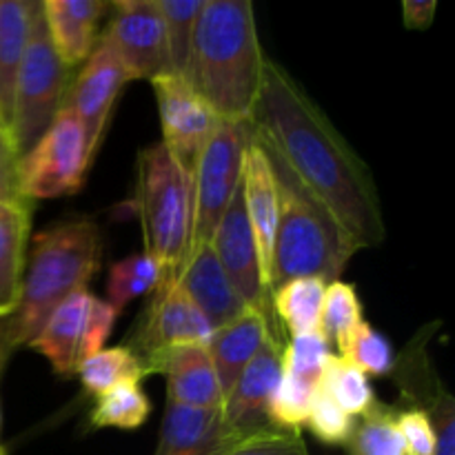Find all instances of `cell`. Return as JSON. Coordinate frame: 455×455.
<instances>
[{
    "label": "cell",
    "mask_w": 455,
    "mask_h": 455,
    "mask_svg": "<svg viewBox=\"0 0 455 455\" xmlns=\"http://www.w3.org/2000/svg\"><path fill=\"white\" fill-rule=\"evenodd\" d=\"M249 127L258 145L280 156L329 209L358 251L385 243V216L367 164L305 89L269 58Z\"/></svg>",
    "instance_id": "obj_1"
},
{
    "label": "cell",
    "mask_w": 455,
    "mask_h": 455,
    "mask_svg": "<svg viewBox=\"0 0 455 455\" xmlns=\"http://www.w3.org/2000/svg\"><path fill=\"white\" fill-rule=\"evenodd\" d=\"M265 60L251 0H204L185 80L218 118L249 124Z\"/></svg>",
    "instance_id": "obj_2"
},
{
    "label": "cell",
    "mask_w": 455,
    "mask_h": 455,
    "mask_svg": "<svg viewBox=\"0 0 455 455\" xmlns=\"http://www.w3.org/2000/svg\"><path fill=\"white\" fill-rule=\"evenodd\" d=\"M100 262L102 238L93 220H67L36 234L18 307L3 324L7 345H29L58 305L87 289Z\"/></svg>",
    "instance_id": "obj_3"
},
{
    "label": "cell",
    "mask_w": 455,
    "mask_h": 455,
    "mask_svg": "<svg viewBox=\"0 0 455 455\" xmlns=\"http://www.w3.org/2000/svg\"><path fill=\"white\" fill-rule=\"evenodd\" d=\"M262 151L269 158L278 189L271 293L296 278H320L327 284L333 283L340 278L347 262L358 249L329 209L293 176L283 158L265 147Z\"/></svg>",
    "instance_id": "obj_4"
},
{
    "label": "cell",
    "mask_w": 455,
    "mask_h": 455,
    "mask_svg": "<svg viewBox=\"0 0 455 455\" xmlns=\"http://www.w3.org/2000/svg\"><path fill=\"white\" fill-rule=\"evenodd\" d=\"M136 204L145 256L158 267L160 287L178 283L189 243L191 176L163 142L140 149L136 163Z\"/></svg>",
    "instance_id": "obj_5"
},
{
    "label": "cell",
    "mask_w": 455,
    "mask_h": 455,
    "mask_svg": "<svg viewBox=\"0 0 455 455\" xmlns=\"http://www.w3.org/2000/svg\"><path fill=\"white\" fill-rule=\"evenodd\" d=\"M67 87H69V67L58 58L53 49L43 4L38 3L13 84L12 147L18 160L47 132L53 116L60 111Z\"/></svg>",
    "instance_id": "obj_6"
},
{
    "label": "cell",
    "mask_w": 455,
    "mask_h": 455,
    "mask_svg": "<svg viewBox=\"0 0 455 455\" xmlns=\"http://www.w3.org/2000/svg\"><path fill=\"white\" fill-rule=\"evenodd\" d=\"M249 140V124L220 120L204 149L200 151L191 176V222L185 262L212 243L218 222L222 220L240 187Z\"/></svg>",
    "instance_id": "obj_7"
},
{
    "label": "cell",
    "mask_w": 455,
    "mask_h": 455,
    "mask_svg": "<svg viewBox=\"0 0 455 455\" xmlns=\"http://www.w3.org/2000/svg\"><path fill=\"white\" fill-rule=\"evenodd\" d=\"M93 156L78 116L60 107L47 132L18 160V194L22 200H44L80 191Z\"/></svg>",
    "instance_id": "obj_8"
},
{
    "label": "cell",
    "mask_w": 455,
    "mask_h": 455,
    "mask_svg": "<svg viewBox=\"0 0 455 455\" xmlns=\"http://www.w3.org/2000/svg\"><path fill=\"white\" fill-rule=\"evenodd\" d=\"M100 34L132 80H156L169 74L167 38L158 0H116Z\"/></svg>",
    "instance_id": "obj_9"
},
{
    "label": "cell",
    "mask_w": 455,
    "mask_h": 455,
    "mask_svg": "<svg viewBox=\"0 0 455 455\" xmlns=\"http://www.w3.org/2000/svg\"><path fill=\"white\" fill-rule=\"evenodd\" d=\"M151 84L163 124V147L182 172L194 176L200 151L216 132L220 118L180 76H160Z\"/></svg>",
    "instance_id": "obj_10"
},
{
    "label": "cell",
    "mask_w": 455,
    "mask_h": 455,
    "mask_svg": "<svg viewBox=\"0 0 455 455\" xmlns=\"http://www.w3.org/2000/svg\"><path fill=\"white\" fill-rule=\"evenodd\" d=\"M212 333L213 329L203 311L182 291L180 284L172 283L156 289L136 338H132V345L127 347L145 369V364L164 349L207 347Z\"/></svg>",
    "instance_id": "obj_11"
},
{
    "label": "cell",
    "mask_w": 455,
    "mask_h": 455,
    "mask_svg": "<svg viewBox=\"0 0 455 455\" xmlns=\"http://www.w3.org/2000/svg\"><path fill=\"white\" fill-rule=\"evenodd\" d=\"M127 83H132V78L123 62L111 52L109 44L98 38L96 47L83 62L74 83L67 87L62 107L74 111L83 123L93 158H96L102 136H105L116 100Z\"/></svg>",
    "instance_id": "obj_12"
},
{
    "label": "cell",
    "mask_w": 455,
    "mask_h": 455,
    "mask_svg": "<svg viewBox=\"0 0 455 455\" xmlns=\"http://www.w3.org/2000/svg\"><path fill=\"white\" fill-rule=\"evenodd\" d=\"M212 249L220 262L222 271L229 278L231 287L240 296V300L253 311H260L271 320V296L267 293L260 275L256 243H253L251 227H249L247 209H244L243 185L235 191L234 200L227 207L225 216L218 222L212 235Z\"/></svg>",
    "instance_id": "obj_13"
},
{
    "label": "cell",
    "mask_w": 455,
    "mask_h": 455,
    "mask_svg": "<svg viewBox=\"0 0 455 455\" xmlns=\"http://www.w3.org/2000/svg\"><path fill=\"white\" fill-rule=\"evenodd\" d=\"M280 376H283V345L275 333H269L222 404V416L231 440H243L274 427L269 422V404Z\"/></svg>",
    "instance_id": "obj_14"
},
{
    "label": "cell",
    "mask_w": 455,
    "mask_h": 455,
    "mask_svg": "<svg viewBox=\"0 0 455 455\" xmlns=\"http://www.w3.org/2000/svg\"><path fill=\"white\" fill-rule=\"evenodd\" d=\"M243 198L249 227L256 243L262 284L271 296V265H274L275 227H278V189L267 154L256 140H249L243 160Z\"/></svg>",
    "instance_id": "obj_15"
},
{
    "label": "cell",
    "mask_w": 455,
    "mask_h": 455,
    "mask_svg": "<svg viewBox=\"0 0 455 455\" xmlns=\"http://www.w3.org/2000/svg\"><path fill=\"white\" fill-rule=\"evenodd\" d=\"M158 373L167 380V403L196 409L222 407L220 385L207 347H173L145 364V376Z\"/></svg>",
    "instance_id": "obj_16"
},
{
    "label": "cell",
    "mask_w": 455,
    "mask_h": 455,
    "mask_svg": "<svg viewBox=\"0 0 455 455\" xmlns=\"http://www.w3.org/2000/svg\"><path fill=\"white\" fill-rule=\"evenodd\" d=\"M235 443L225 427L222 407L196 409L167 403L154 455H216Z\"/></svg>",
    "instance_id": "obj_17"
},
{
    "label": "cell",
    "mask_w": 455,
    "mask_h": 455,
    "mask_svg": "<svg viewBox=\"0 0 455 455\" xmlns=\"http://www.w3.org/2000/svg\"><path fill=\"white\" fill-rule=\"evenodd\" d=\"M178 284L194 300V305L203 311L213 331L234 323L249 309L240 300L235 289L231 287L212 244L203 247L185 262L180 275H178Z\"/></svg>",
    "instance_id": "obj_18"
},
{
    "label": "cell",
    "mask_w": 455,
    "mask_h": 455,
    "mask_svg": "<svg viewBox=\"0 0 455 455\" xmlns=\"http://www.w3.org/2000/svg\"><path fill=\"white\" fill-rule=\"evenodd\" d=\"M43 13L49 38L67 67L83 65L98 43V22L105 9L102 0H44Z\"/></svg>",
    "instance_id": "obj_19"
},
{
    "label": "cell",
    "mask_w": 455,
    "mask_h": 455,
    "mask_svg": "<svg viewBox=\"0 0 455 455\" xmlns=\"http://www.w3.org/2000/svg\"><path fill=\"white\" fill-rule=\"evenodd\" d=\"M89 302H92V293L87 289L67 298L49 315L38 336L27 345L44 355L60 378L74 376L78 364L83 363V338Z\"/></svg>",
    "instance_id": "obj_20"
},
{
    "label": "cell",
    "mask_w": 455,
    "mask_h": 455,
    "mask_svg": "<svg viewBox=\"0 0 455 455\" xmlns=\"http://www.w3.org/2000/svg\"><path fill=\"white\" fill-rule=\"evenodd\" d=\"M269 333H274L271 320L265 314L253 309H247L234 323L225 324V327L216 329L212 333L207 351L213 363V369H216L222 398L229 395V391L234 389L240 373L251 363L253 355L260 351L262 342L267 340Z\"/></svg>",
    "instance_id": "obj_21"
},
{
    "label": "cell",
    "mask_w": 455,
    "mask_h": 455,
    "mask_svg": "<svg viewBox=\"0 0 455 455\" xmlns=\"http://www.w3.org/2000/svg\"><path fill=\"white\" fill-rule=\"evenodd\" d=\"M31 213L27 200H0V318L16 311L25 275Z\"/></svg>",
    "instance_id": "obj_22"
},
{
    "label": "cell",
    "mask_w": 455,
    "mask_h": 455,
    "mask_svg": "<svg viewBox=\"0 0 455 455\" xmlns=\"http://www.w3.org/2000/svg\"><path fill=\"white\" fill-rule=\"evenodd\" d=\"M38 3L0 0V127L12 142V105L18 67L29 40Z\"/></svg>",
    "instance_id": "obj_23"
},
{
    "label": "cell",
    "mask_w": 455,
    "mask_h": 455,
    "mask_svg": "<svg viewBox=\"0 0 455 455\" xmlns=\"http://www.w3.org/2000/svg\"><path fill=\"white\" fill-rule=\"evenodd\" d=\"M327 283L320 278H296L271 293V309L291 331V336L320 331Z\"/></svg>",
    "instance_id": "obj_24"
},
{
    "label": "cell",
    "mask_w": 455,
    "mask_h": 455,
    "mask_svg": "<svg viewBox=\"0 0 455 455\" xmlns=\"http://www.w3.org/2000/svg\"><path fill=\"white\" fill-rule=\"evenodd\" d=\"M151 413V403L140 382H120L114 389L96 395L89 422L93 429H120L133 431L147 422Z\"/></svg>",
    "instance_id": "obj_25"
},
{
    "label": "cell",
    "mask_w": 455,
    "mask_h": 455,
    "mask_svg": "<svg viewBox=\"0 0 455 455\" xmlns=\"http://www.w3.org/2000/svg\"><path fill=\"white\" fill-rule=\"evenodd\" d=\"M320 389L351 418L364 416L378 403L369 378L342 355H327Z\"/></svg>",
    "instance_id": "obj_26"
},
{
    "label": "cell",
    "mask_w": 455,
    "mask_h": 455,
    "mask_svg": "<svg viewBox=\"0 0 455 455\" xmlns=\"http://www.w3.org/2000/svg\"><path fill=\"white\" fill-rule=\"evenodd\" d=\"M80 385L92 395L114 389L120 382H140L145 378L140 360L129 347H109L89 355L76 369Z\"/></svg>",
    "instance_id": "obj_27"
},
{
    "label": "cell",
    "mask_w": 455,
    "mask_h": 455,
    "mask_svg": "<svg viewBox=\"0 0 455 455\" xmlns=\"http://www.w3.org/2000/svg\"><path fill=\"white\" fill-rule=\"evenodd\" d=\"M349 455H407L398 429V413L380 403L355 420L347 443Z\"/></svg>",
    "instance_id": "obj_28"
},
{
    "label": "cell",
    "mask_w": 455,
    "mask_h": 455,
    "mask_svg": "<svg viewBox=\"0 0 455 455\" xmlns=\"http://www.w3.org/2000/svg\"><path fill=\"white\" fill-rule=\"evenodd\" d=\"M203 4L204 0H158L164 22V38H167L169 74L185 78L196 22H198Z\"/></svg>",
    "instance_id": "obj_29"
},
{
    "label": "cell",
    "mask_w": 455,
    "mask_h": 455,
    "mask_svg": "<svg viewBox=\"0 0 455 455\" xmlns=\"http://www.w3.org/2000/svg\"><path fill=\"white\" fill-rule=\"evenodd\" d=\"M160 287V271L145 253L129 256L116 262L107 278V302L116 314L124 309L133 298L154 293Z\"/></svg>",
    "instance_id": "obj_30"
},
{
    "label": "cell",
    "mask_w": 455,
    "mask_h": 455,
    "mask_svg": "<svg viewBox=\"0 0 455 455\" xmlns=\"http://www.w3.org/2000/svg\"><path fill=\"white\" fill-rule=\"evenodd\" d=\"M363 323V302L354 284H347L342 280H333L327 284L323 302V314H320V331L327 338V342H336L338 349H342L347 338L355 331V327Z\"/></svg>",
    "instance_id": "obj_31"
},
{
    "label": "cell",
    "mask_w": 455,
    "mask_h": 455,
    "mask_svg": "<svg viewBox=\"0 0 455 455\" xmlns=\"http://www.w3.org/2000/svg\"><path fill=\"white\" fill-rule=\"evenodd\" d=\"M320 385L298 380L283 371L278 387L274 391V398L269 404V422L275 429L296 431L300 434L302 427L307 425L311 404H314L315 391Z\"/></svg>",
    "instance_id": "obj_32"
},
{
    "label": "cell",
    "mask_w": 455,
    "mask_h": 455,
    "mask_svg": "<svg viewBox=\"0 0 455 455\" xmlns=\"http://www.w3.org/2000/svg\"><path fill=\"white\" fill-rule=\"evenodd\" d=\"M340 355L349 360L355 369H360L364 376H387L394 369V349L389 340L364 320L347 338Z\"/></svg>",
    "instance_id": "obj_33"
},
{
    "label": "cell",
    "mask_w": 455,
    "mask_h": 455,
    "mask_svg": "<svg viewBox=\"0 0 455 455\" xmlns=\"http://www.w3.org/2000/svg\"><path fill=\"white\" fill-rule=\"evenodd\" d=\"M329 354L331 351H329V342L323 331L293 336L291 342L283 349V371L298 380L320 385L324 360Z\"/></svg>",
    "instance_id": "obj_34"
},
{
    "label": "cell",
    "mask_w": 455,
    "mask_h": 455,
    "mask_svg": "<svg viewBox=\"0 0 455 455\" xmlns=\"http://www.w3.org/2000/svg\"><path fill=\"white\" fill-rule=\"evenodd\" d=\"M355 420H358V418H351L349 413L342 411V409L318 387L305 427H309L314 438L320 440L323 444H327V447H347L351 434H354Z\"/></svg>",
    "instance_id": "obj_35"
},
{
    "label": "cell",
    "mask_w": 455,
    "mask_h": 455,
    "mask_svg": "<svg viewBox=\"0 0 455 455\" xmlns=\"http://www.w3.org/2000/svg\"><path fill=\"white\" fill-rule=\"evenodd\" d=\"M216 455H309V451L300 434L271 427L227 444Z\"/></svg>",
    "instance_id": "obj_36"
},
{
    "label": "cell",
    "mask_w": 455,
    "mask_h": 455,
    "mask_svg": "<svg viewBox=\"0 0 455 455\" xmlns=\"http://www.w3.org/2000/svg\"><path fill=\"white\" fill-rule=\"evenodd\" d=\"M398 429L407 455L435 453V429L427 409L413 407L398 413Z\"/></svg>",
    "instance_id": "obj_37"
},
{
    "label": "cell",
    "mask_w": 455,
    "mask_h": 455,
    "mask_svg": "<svg viewBox=\"0 0 455 455\" xmlns=\"http://www.w3.org/2000/svg\"><path fill=\"white\" fill-rule=\"evenodd\" d=\"M118 314L114 311V307L107 300L92 296L89 302V314H87V324H84V338H83V360L89 355L98 354L100 349H105L107 338L114 331V324Z\"/></svg>",
    "instance_id": "obj_38"
},
{
    "label": "cell",
    "mask_w": 455,
    "mask_h": 455,
    "mask_svg": "<svg viewBox=\"0 0 455 455\" xmlns=\"http://www.w3.org/2000/svg\"><path fill=\"white\" fill-rule=\"evenodd\" d=\"M427 413L431 416L435 429L434 455H455V404L451 395L447 391H440Z\"/></svg>",
    "instance_id": "obj_39"
},
{
    "label": "cell",
    "mask_w": 455,
    "mask_h": 455,
    "mask_svg": "<svg viewBox=\"0 0 455 455\" xmlns=\"http://www.w3.org/2000/svg\"><path fill=\"white\" fill-rule=\"evenodd\" d=\"M0 200H22L18 194V156L0 127Z\"/></svg>",
    "instance_id": "obj_40"
},
{
    "label": "cell",
    "mask_w": 455,
    "mask_h": 455,
    "mask_svg": "<svg viewBox=\"0 0 455 455\" xmlns=\"http://www.w3.org/2000/svg\"><path fill=\"white\" fill-rule=\"evenodd\" d=\"M438 3L435 0H404L403 20L407 29H427L434 22Z\"/></svg>",
    "instance_id": "obj_41"
},
{
    "label": "cell",
    "mask_w": 455,
    "mask_h": 455,
    "mask_svg": "<svg viewBox=\"0 0 455 455\" xmlns=\"http://www.w3.org/2000/svg\"><path fill=\"white\" fill-rule=\"evenodd\" d=\"M9 351H12V347L7 345V338H4V327H3V323H0V376H3V369H4V364H7Z\"/></svg>",
    "instance_id": "obj_42"
},
{
    "label": "cell",
    "mask_w": 455,
    "mask_h": 455,
    "mask_svg": "<svg viewBox=\"0 0 455 455\" xmlns=\"http://www.w3.org/2000/svg\"><path fill=\"white\" fill-rule=\"evenodd\" d=\"M0 455H4V449L3 447H0Z\"/></svg>",
    "instance_id": "obj_43"
}]
</instances>
